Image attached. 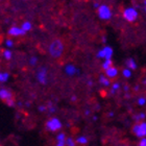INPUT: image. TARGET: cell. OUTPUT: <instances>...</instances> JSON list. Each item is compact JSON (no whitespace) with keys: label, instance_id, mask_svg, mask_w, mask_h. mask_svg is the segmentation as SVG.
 <instances>
[{"label":"cell","instance_id":"cell-1","mask_svg":"<svg viewBox=\"0 0 146 146\" xmlns=\"http://www.w3.org/2000/svg\"><path fill=\"white\" fill-rule=\"evenodd\" d=\"M64 52V44L60 39L53 40L49 45V54L53 58H60Z\"/></svg>","mask_w":146,"mask_h":146},{"label":"cell","instance_id":"cell-2","mask_svg":"<svg viewBox=\"0 0 146 146\" xmlns=\"http://www.w3.org/2000/svg\"><path fill=\"white\" fill-rule=\"evenodd\" d=\"M0 99L7 104L9 107H14L15 106V97L11 90L5 88L0 89Z\"/></svg>","mask_w":146,"mask_h":146},{"label":"cell","instance_id":"cell-3","mask_svg":"<svg viewBox=\"0 0 146 146\" xmlns=\"http://www.w3.org/2000/svg\"><path fill=\"white\" fill-rule=\"evenodd\" d=\"M133 133L136 137L140 138H145L146 137V122L141 121L137 122L136 124L133 126Z\"/></svg>","mask_w":146,"mask_h":146},{"label":"cell","instance_id":"cell-4","mask_svg":"<svg viewBox=\"0 0 146 146\" xmlns=\"http://www.w3.org/2000/svg\"><path fill=\"white\" fill-rule=\"evenodd\" d=\"M123 18L127 22H135L138 19V11L135 7H127L123 11Z\"/></svg>","mask_w":146,"mask_h":146},{"label":"cell","instance_id":"cell-5","mask_svg":"<svg viewBox=\"0 0 146 146\" xmlns=\"http://www.w3.org/2000/svg\"><path fill=\"white\" fill-rule=\"evenodd\" d=\"M46 128L50 131H58L62 128V122L58 118H50L46 122Z\"/></svg>","mask_w":146,"mask_h":146},{"label":"cell","instance_id":"cell-6","mask_svg":"<svg viewBox=\"0 0 146 146\" xmlns=\"http://www.w3.org/2000/svg\"><path fill=\"white\" fill-rule=\"evenodd\" d=\"M97 14L101 20H110L112 18V11L108 5H100L97 9Z\"/></svg>","mask_w":146,"mask_h":146},{"label":"cell","instance_id":"cell-7","mask_svg":"<svg viewBox=\"0 0 146 146\" xmlns=\"http://www.w3.org/2000/svg\"><path fill=\"white\" fill-rule=\"evenodd\" d=\"M113 55V49L110 46H106L102 49H100L97 52V56L99 58H104V60H111Z\"/></svg>","mask_w":146,"mask_h":146},{"label":"cell","instance_id":"cell-8","mask_svg":"<svg viewBox=\"0 0 146 146\" xmlns=\"http://www.w3.org/2000/svg\"><path fill=\"white\" fill-rule=\"evenodd\" d=\"M36 78H38V82L40 84L45 85L46 82H47V70H46V68H40L38 73H36Z\"/></svg>","mask_w":146,"mask_h":146},{"label":"cell","instance_id":"cell-9","mask_svg":"<svg viewBox=\"0 0 146 146\" xmlns=\"http://www.w3.org/2000/svg\"><path fill=\"white\" fill-rule=\"evenodd\" d=\"M7 34L12 36H23V35H25L26 33H25L22 28H19V27H17V26H12V27L9 29Z\"/></svg>","mask_w":146,"mask_h":146},{"label":"cell","instance_id":"cell-10","mask_svg":"<svg viewBox=\"0 0 146 146\" xmlns=\"http://www.w3.org/2000/svg\"><path fill=\"white\" fill-rule=\"evenodd\" d=\"M106 75L108 78H115L116 76L118 75V69L116 67H111L106 71Z\"/></svg>","mask_w":146,"mask_h":146},{"label":"cell","instance_id":"cell-11","mask_svg":"<svg viewBox=\"0 0 146 146\" xmlns=\"http://www.w3.org/2000/svg\"><path fill=\"white\" fill-rule=\"evenodd\" d=\"M125 63H126V66L129 70H136L137 69V63L135 62L134 58H128V60H126Z\"/></svg>","mask_w":146,"mask_h":146},{"label":"cell","instance_id":"cell-12","mask_svg":"<svg viewBox=\"0 0 146 146\" xmlns=\"http://www.w3.org/2000/svg\"><path fill=\"white\" fill-rule=\"evenodd\" d=\"M65 71H66V73H67L68 75H74L77 72V69L73 65H68L67 67L65 68Z\"/></svg>","mask_w":146,"mask_h":146},{"label":"cell","instance_id":"cell-13","mask_svg":"<svg viewBox=\"0 0 146 146\" xmlns=\"http://www.w3.org/2000/svg\"><path fill=\"white\" fill-rule=\"evenodd\" d=\"M99 82H100L102 86H104V87H109V86L111 85V82H110V79L108 78L107 76H104V75H100V76H99Z\"/></svg>","mask_w":146,"mask_h":146},{"label":"cell","instance_id":"cell-14","mask_svg":"<svg viewBox=\"0 0 146 146\" xmlns=\"http://www.w3.org/2000/svg\"><path fill=\"white\" fill-rule=\"evenodd\" d=\"M111 67H113V61L112 60H106L102 63V69L107 71L108 69H110Z\"/></svg>","mask_w":146,"mask_h":146},{"label":"cell","instance_id":"cell-15","mask_svg":"<svg viewBox=\"0 0 146 146\" xmlns=\"http://www.w3.org/2000/svg\"><path fill=\"white\" fill-rule=\"evenodd\" d=\"M75 142L80 144V145H86V144H88V139H87V137H85V136H80V137H78L76 139Z\"/></svg>","mask_w":146,"mask_h":146},{"label":"cell","instance_id":"cell-16","mask_svg":"<svg viewBox=\"0 0 146 146\" xmlns=\"http://www.w3.org/2000/svg\"><path fill=\"white\" fill-rule=\"evenodd\" d=\"M9 78V74L7 72H0V82H5Z\"/></svg>","mask_w":146,"mask_h":146},{"label":"cell","instance_id":"cell-17","mask_svg":"<svg viewBox=\"0 0 146 146\" xmlns=\"http://www.w3.org/2000/svg\"><path fill=\"white\" fill-rule=\"evenodd\" d=\"M22 29H23V31H25V33H26V31H29L31 29V28H33V25H31V22H24V23H23V24H22Z\"/></svg>","mask_w":146,"mask_h":146},{"label":"cell","instance_id":"cell-18","mask_svg":"<svg viewBox=\"0 0 146 146\" xmlns=\"http://www.w3.org/2000/svg\"><path fill=\"white\" fill-rule=\"evenodd\" d=\"M3 58H5V60H11L12 58V55H13V53H12V51L9 50V49H5L4 51H3Z\"/></svg>","mask_w":146,"mask_h":146},{"label":"cell","instance_id":"cell-19","mask_svg":"<svg viewBox=\"0 0 146 146\" xmlns=\"http://www.w3.org/2000/svg\"><path fill=\"white\" fill-rule=\"evenodd\" d=\"M122 75L124 76L125 78H129L131 76V70H129L128 68H124V69L122 70Z\"/></svg>","mask_w":146,"mask_h":146},{"label":"cell","instance_id":"cell-20","mask_svg":"<svg viewBox=\"0 0 146 146\" xmlns=\"http://www.w3.org/2000/svg\"><path fill=\"white\" fill-rule=\"evenodd\" d=\"M145 118H146V115L144 114V113H140V114H138V115H136L134 117V119L137 122H140L141 120H144Z\"/></svg>","mask_w":146,"mask_h":146},{"label":"cell","instance_id":"cell-21","mask_svg":"<svg viewBox=\"0 0 146 146\" xmlns=\"http://www.w3.org/2000/svg\"><path fill=\"white\" fill-rule=\"evenodd\" d=\"M119 88H120V85H119L118 82H115V84H113V85H112V90H111V93H112V94H115L116 91H117V90H119Z\"/></svg>","mask_w":146,"mask_h":146},{"label":"cell","instance_id":"cell-22","mask_svg":"<svg viewBox=\"0 0 146 146\" xmlns=\"http://www.w3.org/2000/svg\"><path fill=\"white\" fill-rule=\"evenodd\" d=\"M75 141L73 140L72 138H68L66 140V146H75Z\"/></svg>","mask_w":146,"mask_h":146},{"label":"cell","instance_id":"cell-23","mask_svg":"<svg viewBox=\"0 0 146 146\" xmlns=\"http://www.w3.org/2000/svg\"><path fill=\"white\" fill-rule=\"evenodd\" d=\"M138 104H139V106H141V107H142V106H145L146 104V98L145 97H139L138 98Z\"/></svg>","mask_w":146,"mask_h":146},{"label":"cell","instance_id":"cell-24","mask_svg":"<svg viewBox=\"0 0 146 146\" xmlns=\"http://www.w3.org/2000/svg\"><path fill=\"white\" fill-rule=\"evenodd\" d=\"M5 44H6V46H7V47H13V46H14V42H13V40H11V39L6 40Z\"/></svg>","mask_w":146,"mask_h":146},{"label":"cell","instance_id":"cell-25","mask_svg":"<svg viewBox=\"0 0 146 146\" xmlns=\"http://www.w3.org/2000/svg\"><path fill=\"white\" fill-rule=\"evenodd\" d=\"M138 146H146V138H142L138 144Z\"/></svg>","mask_w":146,"mask_h":146},{"label":"cell","instance_id":"cell-26","mask_svg":"<svg viewBox=\"0 0 146 146\" xmlns=\"http://www.w3.org/2000/svg\"><path fill=\"white\" fill-rule=\"evenodd\" d=\"M36 62H38V58H36V56H33V58H31V61H29V63H31V65H36Z\"/></svg>","mask_w":146,"mask_h":146},{"label":"cell","instance_id":"cell-27","mask_svg":"<svg viewBox=\"0 0 146 146\" xmlns=\"http://www.w3.org/2000/svg\"><path fill=\"white\" fill-rule=\"evenodd\" d=\"M56 146H66V141H56Z\"/></svg>","mask_w":146,"mask_h":146},{"label":"cell","instance_id":"cell-28","mask_svg":"<svg viewBox=\"0 0 146 146\" xmlns=\"http://www.w3.org/2000/svg\"><path fill=\"white\" fill-rule=\"evenodd\" d=\"M48 109H49V112L50 113H53V112H55V108L52 106L51 104H48Z\"/></svg>","mask_w":146,"mask_h":146},{"label":"cell","instance_id":"cell-29","mask_svg":"<svg viewBox=\"0 0 146 146\" xmlns=\"http://www.w3.org/2000/svg\"><path fill=\"white\" fill-rule=\"evenodd\" d=\"M39 111H41V112H45V111H46V107H44V106L40 107L39 108Z\"/></svg>","mask_w":146,"mask_h":146},{"label":"cell","instance_id":"cell-30","mask_svg":"<svg viewBox=\"0 0 146 146\" xmlns=\"http://www.w3.org/2000/svg\"><path fill=\"white\" fill-rule=\"evenodd\" d=\"M99 6H100V5H99V3H98V2H95V3H94V7H96V9H98Z\"/></svg>","mask_w":146,"mask_h":146},{"label":"cell","instance_id":"cell-31","mask_svg":"<svg viewBox=\"0 0 146 146\" xmlns=\"http://www.w3.org/2000/svg\"><path fill=\"white\" fill-rule=\"evenodd\" d=\"M106 40H107L106 39V36H104V38H102V42H106Z\"/></svg>","mask_w":146,"mask_h":146},{"label":"cell","instance_id":"cell-32","mask_svg":"<svg viewBox=\"0 0 146 146\" xmlns=\"http://www.w3.org/2000/svg\"><path fill=\"white\" fill-rule=\"evenodd\" d=\"M143 84H144V85H146V78H144V80H143Z\"/></svg>","mask_w":146,"mask_h":146},{"label":"cell","instance_id":"cell-33","mask_svg":"<svg viewBox=\"0 0 146 146\" xmlns=\"http://www.w3.org/2000/svg\"><path fill=\"white\" fill-rule=\"evenodd\" d=\"M144 5L146 6V0H144Z\"/></svg>","mask_w":146,"mask_h":146},{"label":"cell","instance_id":"cell-34","mask_svg":"<svg viewBox=\"0 0 146 146\" xmlns=\"http://www.w3.org/2000/svg\"><path fill=\"white\" fill-rule=\"evenodd\" d=\"M145 13H146V6H145Z\"/></svg>","mask_w":146,"mask_h":146},{"label":"cell","instance_id":"cell-35","mask_svg":"<svg viewBox=\"0 0 146 146\" xmlns=\"http://www.w3.org/2000/svg\"><path fill=\"white\" fill-rule=\"evenodd\" d=\"M0 51H1V48H0Z\"/></svg>","mask_w":146,"mask_h":146},{"label":"cell","instance_id":"cell-36","mask_svg":"<svg viewBox=\"0 0 146 146\" xmlns=\"http://www.w3.org/2000/svg\"><path fill=\"white\" fill-rule=\"evenodd\" d=\"M123 146H126V145H123Z\"/></svg>","mask_w":146,"mask_h":146}]
</instances>
